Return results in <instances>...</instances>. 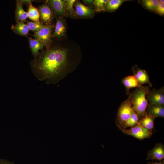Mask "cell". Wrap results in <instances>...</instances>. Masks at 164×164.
<instances>
[{
	"instance_id": "obj_1",
	"label": "cell",
	"mask_w": 164,
	"mask_h": 164,
	"mask_svg": "<svg viewBox=\"0 0 164 164\" xmlns=\"http://www.w3.org/2000/svg\"><path fill=\"white\" fill-rule=\"evenodd\" d=\"M39 52L30 62L34 75L39 81L48 84H56L73 72L82 58L80 46L68 38L58 40Z\"/></svg>"
},
{
	"instance_id": "obj_2",
	"label": "cell",
	"mask_w": 164,
	"mask_h": 164,
	"mask_svg": "<svg viewBox=\"0 0 164 164\" xmlns=\"http://www.w3.org/2000/svg\"><path fill=\"white\" fill-rule=\"evenodd\" d=\"M149 86H140L135 88L129 95L128 97L133 110L140 119L146 115L145 110L148 102L146 95L150 90Z\"/></svg>"
},
{
	"instance_id": "obj_3",
	"label": "cell",
	"mask_w": 164,
	"mask_h": 164,
	"mask_svg": "<svg viewBox=\"0 0 164 164\" xmlns=\"http://www.w3.org/2000/svg\"><path fill=\"white\" fill-rule=\"evenodd\" d=\"M133 110L129 97L121 104L117 114L116 124L122 127L130 117Z\"/></svg>"
},
{
	"instance_id": "obj_4",
	"label": "cell",
	"mask_w": 164,
	"mask_h": 164,
	"mask_svg": "<svg viewBox=\"0 0 164 164\" xmlns=\"http://www.w3.org/2000/svg\"><path fill=\"white\" fill-rule=\"evenodd\" d=\"M116 125L123 133L132 136L140 140L150 138L153 134L152 131L148 130L139 123L129 129L123 128L118 125Z\"/></svg>"
},
{
	"instance_id": "obj_5",
	"label": "cell",
	"mask_w": 164,
	"mask_h": 164,
	"mask_svg": "<svg viewBox=\"0 0 164 164\" xmlns=\"http://www.w3.org/2000/svg\"><path fill=\"white\" fill-rule=\"evenodd\" d=\"M54 27L51 25L45 26L39 31L34 32V39L41 42L44 47L49 46L52 41V34Z\"/></svg>"
},
{
	"instance_id": "obj_6",
	"label": "cell",
	"mask_w": 164,
	"mask_h": 164,
	"mask_svg": "<svg viewBox=\"0 0 164 164\" xmlns=\"http://www.w3.org/2000/svg\"><path fill=\"white\" fill-rule=\"evenodd\" d=\"M56 24L52 34V39L63 40L67 39V25L64 17H56Z\"/></svg>"
},
{
	"instance_id": "obj_7",
	"label": "cell",
	"mask_w": 164,
	"mask_h": 164,
	"mask_svg": "<svg viewBox=\"0 0 164 164\" xmlns=\"http://www.w3.org/2000/svg\"><path fill=\"white\" fill-rule=\"evenodd\" d=\"M148 103L157 105H164V87L149 90L146 95Z\"/></svg>"
},
{
	"instance_id": "obj_8",
	"label": "cell",
	"mask_w": 164,
	"mask_h": 164,
	"mask_svg": "<svg viewBox=\"0 0 164 164\" xmlns=\"http://www.w3.org/2000/svg\"><path fill=\"white\" fill-rule=\"evenodd\" d=\"M73 6L78 18L91 19L94 16L95 11L93 7L85 5L78 0L75 1Z\"/></svg>"
},
{
	"instance_id": "obj_9",
	"label": "cell",
	"mask_w": 164,
	"mask_h": 164,
	"mask_svg": "<svg viewBox=\"0 0 164 164\" xmlns=\"http://www.w3.org/2000/svg\"><path fill=\"white\" fill-rule=\"evenodd\" d=\"M37 9L39 13L41 22L45 26H51L55 16L47 3L42 5Z\"/></svg>"
},
{
	"instance_id": "obj_10",
	"label": "cell",
	"mask_w": 164,
	"mask_h": 164,
	"mask_svg": "<svg viewBox=\"0 0 164 164\" xmlns=\"http://www.w3.org/2000/svg\"><path fill=\"white\" fill-rule=\"evenodd\" d=\"M47 4L52 11L55 17H67L64 0H49Z\"/></svg>"
},
{
	"instance_id": "obj_11",
	"label": "cell",
	"mask_w": 164,
	"mask_h": 164,
	"mask_svg": "<svg viewBox=\"0 0 164 164\" xmlns=\"http://www.w3.org/2000/svg\"><path fill=\"white\" fill-rule=\"evenodd\" d=\"M132 70L133 73V75L136 78L140 86L147 84L149 87L152 86L148 73L145 70L140 68L135 65L132 67Z\"/></svg>"
},
{
	"instance_id": "obj_12",
	"label": "cell",
	"mask_w": 164,
	"mask_h": 164,
	"mask_svg": "<svg viewBox=\"0 0 164 164\" xmlns=\"http://www.w3.org/2000/svg\"><path fill=\"white\" fill-rule=\"evenodd\" d=\"M164 159V145L162 143H157L147 153L146 160H155L161 161Z\"/></svg>"
},
{
	"instance_id": "obj_13",
	"label": "cell",
	"mask_w": 164,
	"mask_h": 164,
	"mask_svg": "<svg viewBox=\"0 0 164 164\" xmlns=\"http://www.w3.org/2000/svg\"><path fill=\"white\" fill-rule=\"evenodd\" d=\"M146 114L156 118L164 117V105H157L148 104L145 110Z\"/></svg>"
},
{
	"instance_id": "obj_14",
	"label": "cell",
	"mask_w": 164,
	"mask_h": 164,
	"mask_svg": "<svg viewBox=\"0 0 164 164\" xmlns=\"http://www.w3.org/2000/svg\"><path fill=\"white\" fill-rule=\"evenodd\" d=\"M123 84L126 89V94L129 95L130 90L133 88H136L140 86L135 77L133 75L127 76L123 78L121 80Z\"/></svg>"
},
{
	"instance_id": "obj_15",
	"label": "cell",
	"mask_w": 164,
	"mask_h": 164,
	"mask_svg": "<svg viewBox=\"0 0 164 164\" xmlns=\"http://www.w3.org/2000/svg\"><path fill=\"white\" fill-rule=\"evenodd\" d=\"M15 16L17 23L19 21H25L28 17V13L24 10L20 0L16 1Z\"/></svg>"
},
{
	"instance_id": "obj_16",
	"label": "cell",
	"mask_w": 164,
	"mask_h": 164,
	"mask_svg": "<svg viewBox=\"0 0 164 164\" xmlns=\"http://www.w3.org/2000/svg\"><path fill=\"white\" fill-rule=\"evenodd\" d=\"M28 39L31 50L34 58H35L39 53V50H43L44 46L41 42L36 39L31 37H29Z\"/></svg>"
},
{
	"instance_id": "obj_17",
	"label": "cell",
	"mask_w": 164,
	"mask_h": 164,
	"mask_svg": "<svg viewBox=\"0 0 164 164\" xmlns=\"http://www.w3.org/2000/svg\"><path fill=\"white\" fill-rule=\"evenodd\" d=\"M11 29L16 34L22 36H26L29 33V29L24 22L19 21L15 26H12Z\"/></svg>"
},
{
	"instance_id": "obj_18",
	"label": "cell",
	"mask_w": 164,
	"mask_h": 164,
	"mask_svg": "<svg viewBox=\"0 0 164 164\" xmlns=\"http://www.w3.org/2000/svg\"><path fill=\"white\" fill-rule=\"evenodd\" d=\"M156 118L153 116L146 115L139 120V123L143 127L149 131H152L154 128V121Z\"/></svg>"
},
{
	"instance_id": "obj_19",
	"label": "cell",
	"mask_w": 164,
	"mask_h": 164,
	"mask_svg": "<svg viewBox=\"0 0 164 164\" xmlns=\"http://www.w3.org/2000/svg\"><path fill=\"white\" fill-rule=\"evenodd\" d=\"M75 0H64V7L67 17L78 18L75 11L73 7Z\"/></svg>"
},
{
	"instance_id": "obj_20",
	"label": "cell",
	"mask_w": 164,
	"mask_h": 164,
	"mask_svg": "<svg viewBox=\"0 0 164 164\" xmlns=\"http://www.w3.org/2000/svg\"><path fill=\"white\" fill-rule=\"evenodd\" d=\"M139 118L135 111L133 110L129 118L121 127L124 129L128 127H132L139 123Z\"/></svg>"
},
{
	"instance_id": "obj_21",
	"label": "cell",
	"mask_w": 164,
	"mask_h": 164,
	"mask_svg": "<svg viewBox=\"0 0 164 164\" xmlns=\"http://www.w3.org/2000/svg\"><path fill=\"white\" fill-rule=\"evenodd\" d=\"M28 17L34 22L39 21V13L37 8L35 7L32 3L28 6Z\"/></svg>"
},
{
	"instance_id": "obj_22",
	"label": "cell",
	"mask_w": 164,
	"mask_h": 164,
	"mask_svg": "<svg viewBox=\"0 0 164 164\" xmlns=\"http://www.w3.org/2000/svg\"><path fill=\"white\" fill-rule=\"evenodd\" d=\"M122 0H110L108 2L105 6V11L112 12L117 9L125 1Z\"/></svg>"
},
{
	"instance_id": "obj_23",
	"label": "cell",
	"mask_w": 164,
	"mask_h": 164,
	"mask_svg": "<svg viewBox=\"0 0 164 164\" xmlns=\"http://www.w3.org/2000/svg\"><path fill=\"white\" fill-rule=\"evenodd\" d=\"M26 24L29 30L33 32H34L39 31L46 26L39 21L34 22L27 21Z\"/></svg>"
},
{
	"instance_id": "obj_24",
	"label": "cell",
	"mask_w": 164,
	"mask_h": 164,
	"mask_svg": "<svg viewBox=\"0 0 164 164\" xmlns=\"http://www.w3.org/2000/svg\"><path fill=\"white\" fill-rule=\"evenodd\" d=\"M108 0H94L93 6L95 11L100 12L105 11V6Z\"/></svg>"
},
{
	"instance_id": "obj_25",
	"label": "cell",
	"mask_w": 164,
	"mask_h": 164,
	"mask_svg": "<svg viewBox=\"0 0 164 164\" xmlns=\"http://www.w3.org/2000/svg\"><path fill=\"white\" fill-rule=\"evenodd\" d=\"M142 2L146 8L150 10H155L159 3V1L157 0H145Z\"/></svg>"
},
{
	"instance_id": "obj_26",
	"label": "cell",
	"mask_w": 164,
	"mask_h": 164,
	"mask_svg": "<svg viewBox=\"0 0 164 164\" xmlns=\"http://www.w3.org/2000/svg\"><path fill=\"white\" fill-rule=\"evenodd\" d=\"M155 11L158 13L160 15H163L164 14V4L161 3H159L158 6L156 8Z\"/></svg>"
},
{
	"instance_id": "obj_27",
	"label": "cell",
	"mask_w": 164,
	"mask_h": 164,
	"mask_svg": "<svg viewBox=\"0 0 164 164\" xmlns=\"http://www.w3.org/2000/svg\"><path fill=\"white\" fill-rule=\"evenodd\" d=\"M82 1L84 5H87L88 7H93L94 0H84Z\"/></svg>"
},
{
	"instance_id": "obj_28",
	"label": "cell",
	"mask_w": 164,
	"mask_h": 164,
	"mask_svg": "<svg viewBox=\"0 0 164 164\" xmlns=\"http://www.w3.org/2000/svg\"><path fill=\"white\" fill-rule=\"evenodd\" d=\"M0 164H14L13 162L4 160L0 159Z\"/></svg>"
},
{
	"instance_id": "obj_29",
	"label": "cell",
	"mask_w": 164,
	"mask_h": 164,
	"mask_svg": "<svg viewBox=\"0 0 164 164\" xmlns=\"http://www.w3.org/2000/svg\"><path fill=\"white\" fill-rule=\"evenodd\" d=\"M22 4H25L27 5H29L31 3V2L33 1V0H20Z\"/></svg>"
},
{
	"instance_id": "obj_30",
	"label": "cell",
	"mask_w": 164,
	"mask_h": 164,
	"mask_svg": "<svg viewBox=\"0 0 164 164\" xmlns=\"http://www.w3.org/2000/svg\"><path fill=\"white\" fill-rule=\"evenodd\" d=\"M148 164H164V161L163 160L162 161H159V162H157L156 160V162L154 163L153 162H148Z\"/></svg>"
},
{
	"instance_id": "obj_31",
	"label": "cell",
	"mask_w": 164,
	"mask_h": 164,
	"mask_svg": "<svg viewBox=\"0 0 164 164\" xmlns=\"http://www.w3.org/2000/svg\"><path fill=\"white\" fill-rule=\"evenodd\" d=\"M159 1V2L160 3L164 4V0H161Z\"/></svg>"
}]
</instances>
